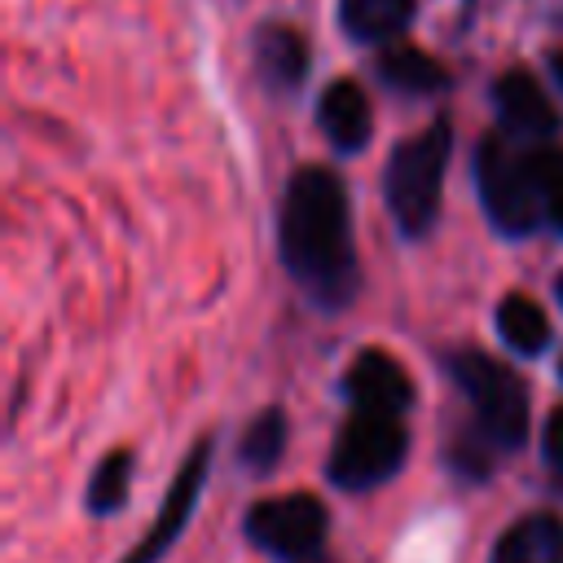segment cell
I'll use <instances>...</instances> for the list:
<instances>
[{
    "label": "cell",
    "instance_id": "6da1fadb",
    "mask_svg": "<svg viewBox=\"0 0 563 563\" xmlns=\"http://www.w3.org/2000/svg\"><path fill=\"white\" fill-rule=\"evenodd\" d=\"M282 264L325 308L356 290V251L343 180L330 167H299L282 194Z\"/></svg>",
    "mask_w": 563,
    "mask_h": 563
},
{
    "label": "cell",
    "instance_id": "7a4b0ae2",
    "mask_svg": "<svg viewBox=\"0 0 563 563\" xmlns=\"http://www.w3.org/2000/svg\"><path fill=\"white\" fill-rule=\"evenodd\" d=\"M449 154H453V132L444 119H435L431 128H422L418 136H409L391 150L387 172H383V194H387V207H391L400 233L418 238L431 229V220L440 211Z\"/></svg>",
    "mask_w": 563,
    "mask_h": 563
},
{
    "label": "cell",
    "instance_id": "3957f363",
    "mask_svg": "<svg viewBox=\"0 0 563 563\" xmlns=\"http://www.w3.org/2000/svg\"><path fill=\"white\" fill-rule=\"evenodd\" d=\"M457 387L471 396L475 405V431L488 449H515L528 435V387L519 383V374L501 361H493L488 352L462 347L449 361Z\"/></svg>",
    "mask_w": 563,
    "mask_h": 563
},
{
    "label": "cell",
    "instance_id": "277c9868",
    "mask_svg": "<svg viewBox=\"0 0 563 563\" xmlns=\"http://www.w3.org/2000/svg\"><path fill=\"white\" fill-rule=\"evenodd\" d=\"M475 189H479V202H484L488 220L501 233L523 238L541 224V198H537L532 163L506 136H484L479 141V150H475Z\"/></svg>",
    "mask_w": 563,
    "mask_h": 563
},
{
    "label": "cell",
    "instance_id": "5b68a950",
    "mask_svg": "<svg viewBox=\"0 0 563 563\" xmlns=\"http://www.w3.org/2000/svg\"><path fill=\"white\" fill-rule=\"evenodd\" d=\"M405 462V427L383 413H352L330 444V479L339 488H374Z\"/></svg>",
    "mask_w": 563,
    "mask_h": 563
},
{
    "label": "cell",
    "instance_id": "8992f818",
    "mask_svg": "<svg viewBox=\"0 0 563 563\" xmlns=\"http://www.w3.org/2000/svg\"><path fill=\"white\" fill-rule=\"evenodd\" d=\"M325 506L312 497V493H286V497H268V501H255L251 515H246V537L277 554V559H312L325 541Z\"/></svg>",
    "mask_w": 563,
    "mask_h": 563
},
{
    "label": "cell",
    "instance_id": "52a82bcc",
    "mask_svg": "<svg viewBox=\"0 0 563 563\" xmlns=\"http://www.w3.org/2000/svg\"><path fill=\"white\" fill-rule=\"evenodd\" d=\"M207 462H211V435H202V440L189 449V457L180 462V471H176V479H172V488H167V497H163V506H158L154 528L128 550L123 563H158V559L176 545V537L185 532L189 510L198 506V493H202V484H207Z\"/></svg>",
    "mask_w": 563,
    "mask_h": 563
},
{
    "label": "cell",
    "instance_id": "ba28073f",
    "mask_svg": "<svg viewBox=\"0 0 563 563\" xmlns=\"http://www.w3.org/2000/svg\"><path fill=\"white\" fill-rule=\"evenodd\" d=\"M343 387L356 405V413H383V418H400L413 400V383L405 374V365L396 356H387L383 347H365L352 356Z\"/></svg>",
    "mask_w": 563,
    "mask_h": 563
},
{
    "label": "cell",
    "instance_id": "9c48e42d",
    "mask_svg": "<svg viewBox=\"0 0 563 563\" xmlns=\"http://www.w3.org/2000/svg\"><path fill=\"white\" fill-rule=\"evenodd\" d=\"M493 106H497V119L506 123V132H515L523 141H550L559 132L554 101L528 70H506L493 84Z\"/></svg>",
    "mask_w": 563,
    "mask_h": 563
},
{
    "label": "cell",
    "instance_id": "30bf717a",
    "mask_svg": "<svg viewBox=\"0 0 563 563\" xmlns=\"http://www.w3.org/2000/svg\"><path fill=\"white\" fill-rule=\"evenodd\" d=\"M317 123H321V132L334 150L352 154L374 132V106H369V97L356 79H330L321 101H317Z\"/></svg>",
    "mask_w": 563,
    "mask_h": 563
},
{
    "label": "cell",
    "instance_id": "8fae6325",
    "mask_svg": "<svg viewBox=\"0 0 563 563\" xmlns=\"http://www.w3.org/2000/svg\"><path fill=\"white\" fill-rule=\"evenodd\" d=\"M488 563H563V519L559 515H523L510 523Z\"/></svg>",
    "mask_w": 563,
    "mask_h": 563
},
{
    "label": "cell",
    "instance_id": "7c38bea8",
    "mask_svg": "<svg viewBox=\"0 0 563 563\" xmlns=\"http://www.w3.org/2000/svg\"><path fill=\"white\" fill-rule=\"evenodd\" d=\"M251 53H255V66L260 75L273 84V88H295L308 70V44L299 31L282 26V22H264L251 40Z\"/></svg>",
    "mask_w": 563,
    "mask_h": 563
},
{
    "label": "cell",
    "instance_id": "4fadbf2b",
    "mask_svg": "<svg viewBox=\"0 0 563 563\" xmlns=\"http://www.w3.org/2000/svg\"><path fill=\"white\" fill-rule=\"evenodd\" d=\"M413 18V0H339V22L361 44H383L400 35Z\"/></svg>",
    "mask_w": 563,
    "mask_h": 563
},
{
    "label": "cell",
    "instance_id": "5bb4252c",
    "mask_svg": "<svg viewBox=\"0 0 563 563\" xmlns=\"http://www.w3.org/2000/svg\"><path fill=\"white\" fill-rule=\"evenodd\" d=\"M497 334L519 352V356H537L550 343V317L532 295H506L497 303Z\"/></svg>",
    "mask_w": 563,
    "mask_h": 563
},
{
    "label": "cell",
    "instance_id": "9a60e30c",
    "mask_svg": "<svg viewBox=\"0 0 563 563\" xmlns=\"http://www.w3.org/2000/svg\"><path fill=\"white\" fill-rule=\"evenodd\" d=\"M378 75H383V84H391L396 92H413V97L440 92V88L449 84V70H444L431 53H422V48H387V53L378 57Z\"/></svg>",
    "mask_w": 563,
    "mask_h": 563
},
{
    "label": "cell",
    "instance_id": "2e32d148",
    "mask_svg": "<svg viewBox=\"0 0 563 563\" xmlns=\"http://www.w3.org/2000/svg\"><path fill=\"white\" fill-rule=\"evenodd\" d=\"M286 453V413L282 409H264L246 422L242 431V444H238V457L242 466H251L255 475H268Z\"/></svg>",
    "mask_w": 563,
    "mask_h": 563
},
{
    "label": "cell",
    "instance_id": "e0dca14e",
    "mask_svg": "<svg viewBox=\"0 0 563 563\" xmlns=\"http://www.w3.org/2000/svg\"><path fill=\"white\" fill-rule=\"evenodd\" d=\"M128 479H132V453L114 449L97 462L92 479H88V510L92 515H110L128 501Z\"/></svg>",
    "mask_w": 563,
    "mask_h": 563
},
{
    "label": "cell",
    "instance_id": "ac0fdd59",
    "mask_svg": "<svg viewBox=\"0 0 563 563\" xmlns=\"http://www.w3.org/2000/svg\"><path fill=\"white\" fill-rule=\"evenodd\" d=\"M528 163H532V180L541 198V220H550L563 233V154L541 145V150H528Z\"/></svg>",
    "mask_w": 563,
    "mask_h": 563
},
{
    "label": "cell",
    "instance_id": "d6986e66",
    "mask_svg": "<svg viewBox=\"0 0 563 563\" xmlns=\"http://www.w3.org/2000/svg\"><path fill=\"white\" fill-rule=\"evenodd\" d=\"M541 453H545V466L563 479V405L545 418V435H541Z\"/></svg>",
    "mask_w": 563,
    "mask_h": 563
},
{
    "label": "cell",
    "instance_id": "ffe728a7",
    "mask_svg": "<svg viewBox=\"0 0 563 563\" xmlns=\"http://www.w3.org/2000/svg\"><path fill=\"white\" fill-rule=\"evenodd\" d=\"M550 70H554V79H559V88H563V48L550 57Z\"/></svg>",
    "mask_w": 563,
    "mask_h": 563
},
{
    "label": "cell",
    "instance_id": "44dd1931",
    "mask_svg": "<svg viewBox=\"0 0 563 563\" xmlns=\"http://www.w3.org/2000/svg\"><path fill=\"white\" fill-rule=\"evenodd\" d=\"M554 295H559V303H563V273L554 277Z\"/></svg>",
    "mask_w": 563,
    "mask_h": 563
},
{
    "label": "cell",
    "instance_id": "7402d4cb",
    "mask_svg": "<svg viewBox=\"0 0 563 563\" xmlns=\"http://www.w3.org/2000/svg\"><path fill=\"white\" fill-rule=\"evenodd\" d=\"M303 563H325V559H321V554H312V559H303Z\"/></svg>",
    "mask_w": 563,
    "mask_h": 563
},
{
    "label": "cell",
    "instance_id": "603a6c76",
    "mask_svg": "<svg viewBox=\"0 0 563 563\" xmlns=\"http://www.w3.org/2000/svg\"><path fill=\"white\" fill-rule=\"evenodd\" d=\"M559 374H563V356H559Z\"/></svg>",
    "mask_w": 563,
    "mask_h": 563
}]
</instances>
